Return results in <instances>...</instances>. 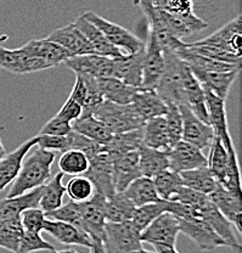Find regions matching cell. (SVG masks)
Wrapping results in <instances>:
<instances>
[{
  "label": "cell",
  "instance_id": "obj_58",
  "mask_svg": "<svg viewBox=\"0 0 242 253\" xmlns=\"http://www.w3.org/2000/svg\"><path fill=\"white\" fill-rule=\"evenodd\" d=\"M5 155H6V150H5L4 145H2L1 139H0V160H1V158L4 157Z\"/></svg>",
  "mask_w": 242,
  "mask_h": 253
},
{
  "label": "cell",
  "instance_id": "obj_51",
  "mask_svg": "<svg viewBox=\"0 0 242 253\" xmlns=\"http://www.w3.org/2000/svg\"><path fill=\"white\" fill-rule=\"evenodd\" d=\"M46 218L45 212L38 207L28 208L21 213V223L25 230L32 231V233L40 234L44 231Z\"/></svg>",
  "mask_w": 242,
  "mask_h": 253
},
{
  "label": "cell",
  "instance_id": "obj_43",
  "mask_svg": "<svg viewBox=\"0 0 242 253\" xmlns=\"http://www.w3.org/2000/svg\"><path fill=\"white\" fill-rule=\"evenodd\" d=\"M59 168L60 172L68 175H83L89 168V158L81 150H67L60 157Z\"/></svg>",
  "mask_w": 242,
  "mask_h": 253
},
{
  "label": "cell",
  "instance_id": "obj_46",
  "mask_svg": "<svg viewBox=\"0 0 242 253\" xmlns=\"http://www.w3.org/2000/svg\"><path fill=\"white\" fill-rule=\"evenodd\" d=\"M194 2L195 0H164L162 7L172 14L179 16L181 18H185L186 21L197 25H204V21L197 17L194 12Z\"/></svg>",
  "mask_w": 242,
  "mask_h": 253
},
{
  "label": "cell",
  "instance_id": "obj_5",
  "mask_svg": "<svg viewBox=\"0 0 242 253\" xmlns=\"http://www.w3.org/2000/svg\"><path fill=\"white\" fill-rule=\"evenodd\" d=\"M83 15L102 32V34L106 37V39L112 45L118 47L125 55L135 54V52L144 49L145 42L141 41L139 37L125 30L122 26L110 22L109 20H105L104 17H101L94 11H88Z\"/></svg>",
  "mask_w": 242,
  "mask_h": 253
},
{
  "label": "cell",
  "instance_id": "obj_21",
  "mask_svg": "<svg viewBox=\"0 0 242 253\" xmlns=\"http://www.w3.org/2000/svg\"><path fill=\"white\" fill-rule=\"evenodd\" d=\"M134 5H138L143 10L147 22V31L157 39L162 49L174 50L181 41L170 36L165 26L163 25L159 9L155 7L152 0H134Z\"/></svg>",
  "mask_w": 242,
  "mask_h": 253
},
{
  "label": "cell",
  "instance_id": "obj_29",
  "mask_svg": "<svg viewBox=\"0 0 242 253\" xmlns=\"http://www.w3.org/2000/svg\"><path fill=\"white\" fill-rule=\"evenodd\" d=\"M73 23L80 28L81 33H83L84 36L86 37V39L90 42L95 54L102 55V56L112 57V59L125 55L124 52L121 51L118 47L112 45V44L107 41L106 37L102 34V32L100 31L94 23H91L84 15L78 16Z\"/></svg>",
  "mask_w": 242,
  "mask_h": 253
},
{
  "label": "cell",
  "instance_id": "obj_45",
  "mask_svg": "<svg viewBox=\"0 0 242 253\" xmlns=\"http://www.w3.org/2000/svg\"><path fill=\"white\" fill-rule=\"evenodd\" d=\"M95 192L93 183L84 175H75L66 185V194L71 201L84 202Z\"/></svg>",
  "mask_w": 242,
  "mask_h": 253
},
{
  "label": "cell",
  "instance_id": "obj_8",
  "mask_svg": "<svg viewBox=\"0 0 242 253\" xmlns=\"http://www.w3.org/2000/svg\"><path fill=\"white\" fill-rule=\"evenodd\" d=\"M106 197L100 192H94L93 196L84 202H80L81 218V230L88 234L91 240H104L105 224V205Z\"/></svg>",
  "mask_w": 242,
  "mask_h": 253
},
{
  "label": "cell",
  "instance_id": "obj_18",
  "mask_svg": "<svg viewBox=\"0 0 242 253\" xmlns=\"http://www.w3.org/2000/svg\"><path fill=\"white\" fill-rule=\"evenodd\" d=\"M75 73H86L95 78L113 77V59L97 54L68 57L64 62Z\"/></svg>",
  "mask_w": 242,
  "mask_h": 253
},
{
  "label": "cell",
  "instance_id": "obj_53",
  "mask_svg": "<svg viewBox=\"0 0 242 253\" xmlns=\"http://www.w3.org/2000/svg\"><path fill=\"white\" fill-rule=\"evenodd\" d=\"M72 130L71 123L62 118L57 117L56 115L49 121L48 123L44 125L43 128L40 129L39 134H48V135H66Z\"/></svg>",
  "mask_w": 242,
  "mask_h": 253
},
{
  "label": "cell",
  "instance_id": "obj_36",
  "mask_svg": "<svg viewBox=\"0 0 242 253\" xmlns=\"http://www.w3.org/2000/svg\"><path fill=\"white\" fill-rule=\"evenodd\" d=\"M123 192L129 197V200L135 207L152 204V202H157L161 200V197L157 194L154 179L144 175L139 176L135 180L131 181Z\"/></svg>",
  "mask_w": 242,
  "mask_h": 253
},
{
  "label": "cell",
  "instance_id": "obj_54",
  "mask_svg": "<svg viewBox=\"0 0 242 253\" xmlns=\"http://www.w3.org/2000/svg\"><path fill=\"white\" fill-rule=\"evenodd\" d=\"M81 112H83V107L78 104L77 101L72 100L71 97H68L66 100V102L62 105V107L60 109L59 112L56 113L57 117L62 118V120L67 121V122L72 123L73 121L78 120V118L81 116Z\"/></svg>",
  "mask_w": 242,
  "mask_h": 253
},
{
  "label": "cell",
  "instance_id": "obj_6",
  "mask_svg": "<svg viewBox=\"0 0 242 253\" xmlns=\"http://www.w3.org/2000/svg\"><path fill=\"white\" fill-rule=\"evenodd\" d=\"M88 158L89 168L83 175L93 183L96 192H100L106 199H110L116 192L115 185H113L112 158L107 154L106 149L102 144Z\"/></svg>",
  "mask_w": 242,
  "mask_h": 253
},
{
  "label": "cell",
  "instance_id": "obj_37",
  "mask_svg": "<svg viewBox=\"0 0 242 253\" xmlns=\"http://www.w3.org/2000/svg\"><path fill=\"white\" fill-rule=\"evenodd\" d=\"M179 174L183 179L184 186L204 195H209L219 185V183L207 166L190 170H184Z\"/></svg>",
  "mask_w": 242,
  "mask_h": 253
},
{
  "label": "cell",
  "instance_id": "obj_4",
  "mask_svg": "<svg viewBox=\"0 0 242 253\" xmlns=\"http://www.w3.org/2000/svg\"><path fill=\"white\" fill-rule=\"evenodd\" d=\"M102 244L107 253H135L143 249L140 233L130 221H106Z\"/></svg>",
  "mask_w": 242,
  "mask_h": 253
},
{
  "label": "cell",
  "instance_id": "obj_56",
  "mask_svg": "<svg viewBox=\"0 0 242 253\" xmlns=\"http://www.w3.org/2000/svg\"><path fill=\"white\" fill-rule=\"evenodd\" d=\"M90 253H107L101 240H93V244H91L90 247Z\"/></svg>",
  "mask_w": 242,
  "mask_h": 253
},
{
  "label": "cell",
  "instance_id": "obj_59",
  "mask_svg": "<svg viewBox=\"0 0 242 253\" xmlns=\"http://www.w3.org/2000/svg\"><path fill=\"white\" fill-rule=\"evenodd\" d=\"M51 253H80V252L73 251V250H61V251H56V250H54V251H51Z\"/></svg>",
  "mask_w": 242,
  "mask_h": 253
},
{
  "label": "cell",
  "instance_id": "obj_50",
  "mask_svg": "<svg viewBox=\"0 0 242 253\" xmlns=\"http://www.w3.org/2000/svg\"><path fill=\"white\" fill-rule=\"evenodd\" d=\"M54 250L55 247L44 240L40 234L25 230L17 253H33L38 251H54Z\"/></svg>",
  "mask_w": 242,
  "mask_h": 253
},
{
  "label": "cell",
  "instance_id": "obj_13",
  "mask_svg": "<svg viewBox=\"0 0 242 253\" xmlns=\"http://www.w3.org/2000/svg\"><path fill=\"white\" fill-rule=\"evenodd\" d=\"M48 68L45 62L27 55L21 46L16 49L0 46V70L7 71L14 75H28Z\"/></svg>",
  "mask_w": 242,
  "mask_h": 253
},
{
  "label": "cell",
  "instance_id": "obj_49",
  "mask_svg": "<svg viewBox=\"0 0 242 253\" xmlns=\"http://www.w3.org/2000/svg\"><path fill=\"white\" fill-rule=\"evenodd\" d=\"M185 46L188 47L190 51L199 54L201 56L209 57V59L219 60V61L230 62V63H241V57L235 56V55L230 54V52L225 51V50L219 49L212 45H203V44H199L196 42L194 43H185Z\"/></svg>",
  "mask_w": 242,
  "mask_h": 253
},
{
  "label": "cell",
  "instance_id": "obj_25",
  "mask_svg": "<svg viewBox=\"0 0 242 253\" xmlns=\"http://www.w3.org/2000/svg\"><path fill=\"white\" fill-rule=\"evenodd\" d=\"M36 145L37 138L33 136L32 139L26 140L16 150H14L10 154H6L0 160V192L9 185H11L12 181L16 179L21 169V166H22L23 158Z\"/></svg>",
  "mask_w": 242,
  "mask_h": 253
},
{
  "label": "cell",
  "instance_id": "obj_15",
  "mask_svg": "<svg viewBox=\"0 0 242 253\" xmlns=\"http://www.w3.org/2000/svg\"><path fill=\"white\" fill-rule=\"evenodd\" d=\"M167 152L169 158V169L177 173L207 166V157L204 156L203 151L188 141H178Z\"/></svg>",
  "mask_w": 242,
  "mask_h": 253
},
{
  "label": "cell",
  "instance_id": "obj_23",
  "mask_svg": "<svg viewBox=\"0 0 242 253\" xmlns=\"http://www.w3.org/2000/svg\"><path fill=\"white\" fill-rule=\"evenodd\" d=\"M21 49L30 56L37 57L45 62L49 68L57 67L64 63L68 57H71L64 47L46 38L33 39V41L27 42L21 46Z\"/></svg>",
  "mask_w": 242,
  "mask_h": 253
},
{
  "label": "cell",
  "instance_id": "obj_57",
  "mask_svg": "<svg viewBox=\"0 0 242 253\" xmlns=\"http://www.w3.org/2000/svg\"><path fill=\"white\" fill-rule=\"evenodd\" d=\"M155 251L157 253H179L175 247L165 246V245H155Z\"/></svg>",
  "mask_w": 242,
  "mask_h": 253
},
{
  "label": "cell",
  "instance_id": "obj_48",
  "mask_svg": "<svg viewBox=\"0 0 242 253\" xmlns=\"http://www.w3.org/2000/svg\"><path fill=\"white\" fill-rule=\"evenodd\" d=\"M164 118L168 134H169L170 145L174 146L178 141L181 140V135H183V116L178 105L167 102V113L164 115Z\"/></svg>",
  "mask_w": 242,
  "mask_h": 253
},
{
  "label": "cell",
  "instance_id": "obj_10",
  "mask_svg": "<svg viewBox=\"0 0 242 253\" xmlns=\"http://www.w3.org/2000/svg\"><path fill=\"white\" fill-rule=\"evenodd\" d=\"M180 233L190 237L194 244L201 251H213L218 247L228 246L224 240L222 239L212 228L209 224L199 217V213L188 218V219H179Z\"/></svg>",
  "mask_w": 242,
  "mask_h": 253
},
{
  "label": "cell",
  "instance_id": "obj_33",
  "mask_svg": "<svg viewBox=\"0 0 242 253\" xmlns=\"http://www.w3.org/2000/svg\"><path fill=\"white\" fill-rule=\"evenodd\" d=\"M141 145H143V128H139L125 133L113 134L111 139L104 144V146L113 161L121 155L139 150Z\"/></svg>",
  "mask_w": 242,
  "mask_h": 253
},
{
  "label": "cell",
  "instance_id": "obj_34",
  "mask_svg": "<svg viewBox=\"0 0 242 253\" xmlns=\"http://www.w3.org/2000/svg\"><path fill=\"white\" fill-rule=\"evenodd\" d=\"M138 152L139 166L144 176L154 178L163 170L169 169V158H168L167 151L155 150L141 145Z\"/></svg>",
  "mask_w": 242,
  "mask_h": 253
},
{
  "label": "cell",
  "instance_id": "obj_47",
  "mask_svg": "<svg viewBox=\"0 0 242 253\" xmlns=\"http://www.w3.org/2000/svg\"><path fill=\"white\" fill-rule=\"evenodd\" d=\"M45 215L48 219L66 221V223L73 224V225L77 226L78 229H81V226L80 202L70 201L67 202V204L60 206L56 210L46 212Z\"/></svg>",
  "mask_w": 242,
  "mask_h": 253
},
{
  "label": "cell",
  "instance_id": "obj_2",
  "mask_svg": "<svg viewBox=\"0 0 242 253\" xmlns=\"http://www.w3.org/2000/svg\"><path fill=\"white\" fill-rule=\"evenodd\" d=\"M165 65L156 93L165 102L175 105H185V93H184L183 75L186 63L179 57L172 49H163Z\"/></svg>",
  "mask_w": 242,
  "mask_h": 253
},
{
  "label": "cell",
  "instance_id": "obj_3",
  "mask_svg": "<svg viewBox=\"0 0 242 253\" xmlns=\"http://www.w3.org/2000/svg\"><path fill=\"white\" fill-rule=\"evenodd\" d=\"M93 116L101 121L112 134L125 133L134 129L143 128L145 125V121L138 115L131 104L120 105L104 100Z\"/></svg>",
  "mask_w": 242,
  "mask_h": 253
},
{
  "label": "cell",
  "instance_id": "obj_9",
  "mask_svg": "<svg viewBox=\"0 0 242 253\" xmlns=\"http://www.w3.org/2000/svg\"><path fill=\"white\" fill-rule=\"evenodd\" d=\"M180 233L178 218L170 212H163L149 226L140 233L141 242L155 245H165L175 247L178 235Z\"/></svg>",
  "mask_w": 242,
  "mask_h": 253
},
{
  "label": "cell",
  "instance_id": "obj_19",
  "mask_svg": "<svg viewBox=\"0 0 242 253\" xmlns=\"http://www.w3.org/2000/svg\"><path fill=\"white\" fill-rule=\"evenodd\" d=\"M241 195L238 192L230 191V190L223 188L222 185H218L217 189L210 192L208 197L212 200L215 207L219 210V212L233 224L236 228L239 234L242 231V201Z\"/></svg>",
  "mask_w": 242,
  "mask_h": 253
},
{
  "label": "cell",
  "instance_id": "obj_40",
  "mask_svg": "<svg viewBox=\"0 0 242 253\" xmlns=\"http://www.w3.org/2000/svg\"><path fill=\"white\" fill-rule=\"evenodd\" d=\"M210 146L209 157L207 158V167L209 168L218 183L222 185L226 178V169L229 163V152L222 140L214 136Z\"/></svg>",
  "mask_w": 242,
  "mask_h": 253
},
{
  "label": "cell",
  "instance_id": "obj_61",
  "mask_svg": "<svg viewBox=\"0 0 242 253\" xmlns=\"http://www.w3.org/2000/svg\"><path fill=\"white\" fill-rule=\"evenodd\" d=\"M235 250V253H241V247H238V249H234Z\"/></svg>",
  "mask_w": 242,
  "mask_h": 253
},
{
  "label": "cell",
  "instance_id": "obj_38",
  "mask_svg": "<svg viewBox=\"0 0 242 253\" xmlns=\"http://www.w3.org/2000/svg\"><path fill=\"white\" fill-rule=\"evenodd\" d=\"M65 174L59 172L55 174L51 179L43 185V194H41L39 207L44 212H50L60 206L64 205V196L66 195V185H64Z\"/></svg>",
  "mask_w": 242,
  "mask_h": 253
},
{
  "label": "cell",
  "instance_id": "obj_44",
  "mask_svg": "<svg viewBox=\"0 0 242 253\" xmlns=\"http://www.w3.org/2000/svg\"><path fill=\"white\" fill-rule=\"evenodd\" d=\"M152 179H154L157 194L161 197V200H165V201H169L173 195L177 194L178 190L184 186L180 174L170 169L163 170Z\"/></svg>",
  "mask_w": 242,
  "mask_h": 253
},
{
  "label": "cell",
  "instance_id": "obj_27",
  "mask_svg": "<svg viewBox=\"0 0 242 253\" xmlns=\"http://www.w3.org/2000/svg\"><path fill=\"white\" fill-rule=\"evenodd\" d=\"M195 77L200 81L204 89L212 91L222 100L226 101L231 85L235 82L240 70L226 71V72H219V71H200L191 70Z\"/></svg>",
  "mask_w": 242,
  "mask_h": 253
},
{
  "label": "cell",
  "instance_id": "obj_1",
  "mask_svg": "<svg viewBox=\"0 0 242 253\" xmlns=\"http://www.w3.org/2000/svg\"><path fill=\"white\" fill-rule=\"evenodd\" d=\"M55 152L37 147L23 158L16 179L12 181L6 197H15L44 185L49 180L51 166L55 162Z\"/></svg>",
  "mask_w": 242,
  "mask_h": 253
},
{
  "label": "cell",
  "instance_id": "obj_35",
  "mask_svg": "<svg viewBox=\"0 0 242 253\" xmlns=\"http://www.w3.org/2000/svg\"><path fill=\"white\" fill-rule=\"evenodd\" d=\"M71 126L76 133L102 145L106 144L113 135L111 130L93 115L81 116L78 120L73 121L71 123Z\"/></svg>",
  "mask_w": 242,
  "mask_h": 253
},
{
  "label": "cell",
  "instance_id": "obj_28",
  "mask_svg": "<svg viewBox=\"0 0 242 253\" xmlns=\"http://www.w3.org/2000/svg\"><path fill=\"white\" fill-rule=\"evenodd\" d=\"M41 194H43V185L25 192L20 196L5 197L0 200V223L20 217L21 213L28 208L39 207Z\"/></svg>",
  "mask_w": 242,
  "mask_h": 253
},
{
  "label": "cell",
  "instance_id": "obj_52",
  "mask_svg": "<svg viewBox=\"0 0 242 253\" xmlns=\"http://www.w3.org/2000/svg\"><path fill=\"white\" fill-rule=\"evenodd\" d=\"M37 145L40 149L48 150V151H60L65 152L70 150V140L68 134L66 135H48V134H38L36 135Z\"/></svg>",
  "mask_w": 242,
  "mask_h": 253
},
{
  "label": "cell",
  "instance_id": "obj_22",
  "mask_svg": "<svg viewBox=\"0 0 242 253\" xmlns=\"http://www.w3.org/2000/svg\"><path fill=\"white\" fill-rule=\"evenodd\" d=\"M112 170L116 192L124 191L131 181L143 175L139 166L138 150L115 158L112 162Z\"/></svg>",
  "mask_w": 242,
  "mask_h": 253
},
{
  "label": "cell",
  "instance_id": "obj_39",
  "mask_svg": "<svg viewBox=\"0 0 242 253\" xmlns=\"http://www.w3.org/2000/svg\"><path fill=\"white\" fill-rule=\"evenodd\" d=\"M134 210H135V206L124 192H115L110 199L106 200V205H105L106 221H112V223L129 221Z\"/></svg>",
  "mask_w": 242,
  "mask_h": 253
},
{
  "label": "cell",
  "instance_id": "obj_14",
  "mask_svg": "<svg viewBox=\"0 0 242 253\" xmlns=\"http://www.w3.org/2000/svg\"><path fill=\"white\" fill-rule=\"evenodd\" d=\"M178 106L183 116L181 140L190 142L203 151L204 149L209 147L215 136L212 126L199 120L186 105H178Z\"/></svg>",
  "mask_w": 242,
  "mask_h": 253
},
{
  "label": "cell",
  "instance_id": "obj_60",
  "mask_svg": "<svg viewBox=\"0 0 242 253\" xmlns=\"http://www.w3.org/2000/svg\"><path fill=\"white\" fill-rule=\"evenodd\" d=\"M135 253H157V252L147 251V250H144V249H141V250H140V251H138V252H135Z\"/></svg>",
  "mask_w": 242,
  "mask_h": 253
},
{
  "label": "cell",
  "instance_id": "obj_31",
  "mask_svg": "<svg viewBox=\"0 0 242 253\" xmlns=\"http://www.w3.org/2000/svg\"><path fill=\"white\" fill-rule=\"evenodd\" d=\"M143 145L161 151H168L172 147L164 116L146 121L143 126Z\"/></svg>",
  "mask_w": 242,
  "mask_h": 253
},
{
  "label": "cell",
  "instance_id": "obj_16",
  "mask_svg": "<svg viewBox=\"0 0 242 253\" xmlns=\"http://www.w3.org/2000/svg\"><path fill=\"white\" fill-rule=\"evenodd\" d=\"M204 95H206V106L207 112H208L209 126H212L214 135L222 140L225 149L228 151H233V150H235V146H234L233 139L229 133L225 101L207 89H204Z\"/></svg>",
  "mask_w": 242,
  "mask_h": 253
},
{
  "label": "cell",
  "instance_id": "obj_42",
  "mask_svg": "<svg viewBox=\"0 0 242 253\" xmlns=\"http://www.w3.org/2000/svg\"><path fill=\"white\" fill-rule=\"evenodd\" d=\"M23 231L25 229L21 223V215L1 221L0 223V247L6 251L17 253Z\"/></svg>",
  "mask_w": 242,
  "mask_h": 253
},
{
  "label": "cell",
  "instance_id": "obj_20",
  "mask_svg": "<svg viewBox=\"0 0 242 253\" xmlns=\"http://www.w3.org/2000/svg\"><path fill=\"white\" fill-rule=\"evenodd\" d=\"M186 63V62H185ZM183 85L184 93H185V105L189 107L195 116L202 122L208 123V112L206 106V95L204 89L200 81L195 77V75L186 63V67L184 70L183 75Z\"/></svg>",
  "mask_w": 242,
  "mask_h": 253
},
{
  "label": "cell",
  "instance_id": "obj_30",
  "mask_svg": "<svg viewBox=\"0 0 242 253\" xmlns=\"http://www.w3.org/2000/svg\"><path fill=\"white\" fill-rule=\"evenodd\" d=\"M130 104L145 122L151 118L164 116L167 113V102L156 93V90L138 89Z\"/></svg>",
  "mask_w": 242,
  "mask_h": 253
},
{
  "label": "cell",
  "instance_id": "obj_26",
  "mask_svg": "<svg viewBox=\"0 0 242 253\" xmlns=\"http://www.w3.org/2000/svg\"><path fill=\"white\" fill-rule=\"evenodd\" d=\"M44 231H46L49 235H51L62 245L83 246L90 249L91 244H93V240L88 234L81 231L73 224L66 223V221L46 219Z\"/></svg>",
  "mask_w": 242,
  "mask_h": 253
},
{
  "label": "cell",
  "instance_id": "obj_55",
  "mask_svg": "<svg viewBox=\"0 0 242 253\" xmlns=\"http://www.w3.org/2000/svg\"><path fill=\"white\" fill-rule=\"evenodd\" d=\"M68 97H71L72 100L77 101L81 107H83L84 104H85L86 86H85V83H84L83 78H81V76L78 75V73H76L75 85H73L72 91H71L70 96Z\"/></svg>",
  "mask_w": 242,
  "mask_h": 253
},
{
  "label": "cell",
  "instance_id": "obj_32",
  "mask_svg": "<svg viewBox=\"0 0 242 253\" xmlns=\"http://www.w3.org/2000/svg\"><path fill=\"white\" fill-rule=\"evenodd\" d=\"M100 91L105 101L115 102L120 105L130 104L134 94L139 88L128 85L124 82L115 77L97 78Z\"/></svg>",
  "mask_w": 242,
  "mask_h": 253
},
{
  "label": "cell",
  "instance_id": "obj_7",
  "mask_svg": "<svg viewBox=\"0 0 242 253\" xmlns=\"http://www.w3.org/2000/svg\"><path fill=\"white\" fill-rule=\"evenodd\" d=\"M164 65L165 60L162 46L160 45L157 39L147 31V39L144 46L143 78H141L140 89L156 90L164 71Z\"/></svg>",
  "mask_w": 242,
  "mask_h": 253
},
{
  "label": "cell",
  "instance_id": "obj_12",
  "mask_svg": "<svg viewBox=\"0 0 242 253\" xmlns=\"http://www.w3.org/2000/svg\"><path fill=\"white\" fill-rule=\"evenodd\" d=\"M241 41H242V18L238 16L234 20L229 21L214 33L206 37L202 41L196 42L203 45H212L225 50L235 56L241 57Z\"/></svg>",
  "mask_w": 242,
  "mask_h": 253
},
{
  "label": "cell",
  "instance_id": "obj_17",
  "mask_svg": "<svg viewBox=\"0 0 242 253\" xmlns=\"http://www.w3.org/2000/svg\"><path fill=\"white\" fill-rule=\"evenodd\" d=\"M46 39L55 42L60 46L64 47L71 57L78 56V55L95 54L90 42L86 39V37L81 33L75 23L52 31L46 37Z\"/></svg>",
  "mask_w": 242,
  "mask_h": 253
},
{
  "label": "cell",
  "instance_id": "obj_24",
  "mask_svg": "<svg viewBox=\"0 0 242 253\" xmlns=\"http://www.w3.org/2000/svg\"><path fill=\"white\" fill-rule=\"evenodd\" d=\"M143 60L144 49L135 54L115 57L113 59V77L121 79L128 85L140 89L141 78H143Z\"/></svg>",
  "mask_w": 242,
  "mask_h": 253
},
{
  "label": "cell",
  "instance_id": "obj_41",
  "mask_svg": "<svg viewBox=\"0 0 242 253\" xmlns=\"http://www.w3.org/2000/svg\"><path fill=\"white\" fill-rule=\"evenodd\" d=\"M167 208L168 201H165V200H160V201L152 202V204L139 206L134 210L129 221L139 233H141L160 214H162L163 212H167Z\"/></svg>",
  "mask_w": 242,
  "mask_h": 253
},
{
  "label": "cell",
  "instance_id": "obj_11",
  "mask_svg": "<svg viewBox=\"0 0 242 253\" xmlns=\"http://www.w3.org/2000/svg\"><path fill=\"white\" fill-rule=\"evenodd\" d=\"M193 208L197 211L199 217L206 221L207 224H209L210 228L224 240L228 247H231V249L241 247L240 241H239L238 237L233 231V224L219 212V210L215 207V205L213 204L208 195L199 205Z\"/></svg>",
  "mask_w": 242,
  "mask_h": 253
}]
</instances>
